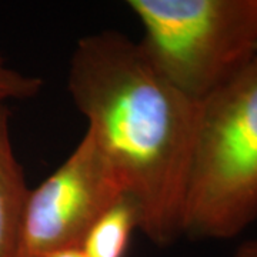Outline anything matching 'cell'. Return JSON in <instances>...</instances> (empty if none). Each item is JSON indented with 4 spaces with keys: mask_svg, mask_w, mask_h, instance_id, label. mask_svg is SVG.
<instances>
[{
    "mask_svg": "<svg viewBox=\"0 0 257 257\" xmlns=\"http://www.w3.org/2000/svg\"><path fill=\"white\" fill-rule=\"evenodd\" d=\"M67 89L136 203L139 230L172 244L183 236L200 103L179 92L139 42L113 30L77 42Z\"/></svg>",
    "mask_w": 257,
    "mask_h": 257,
    "instance_id": "1",
    "label": "cell"
},
{
    "mask_svg": "<svg viewBox=\"0 0 257 257\" xmlns=\"http://www.w3.org/2000/svg\"><path fill=\"white\" fill-rule=\"evenodd\" d=\"M257 219V55L200 103L183 234L227 240Z\"/></svg>",
    "mask_w": 257,
    "mask_h": 257,
    "instance_id": "2",
    "label": "cell"
},
{
    "mask_svg": "<svg viewBox=\"0 0 257 257\" xmlns=\"http://www.w3.org/2000/svg\"><path fill=\"white\" fill-rule=\"evenodd\" d=\"M147 59L202 103L257 55V0H128Z\"/></svg>",
    "mask_w": 257,
    "mask_h": 257,
    "instance_id": "3",
    "label": "cell"
},
{
    "mask_svg": "<svg viewBox=\"0 0 257 257\" xmlns=\"http://www.w3.org/2000/svg\"><path fill=\"white\" fill-rule=\"evenodd\" d=\"M126 187L90 132L36 189L23 211L18 257L80 248L94 221L126 196Z\"/></svg>",
    "mask_w": 257,
    "mask_h": 257,
    "instance_id": "4",
    "label": "cell"
},
{
    "mask_svg": "<svg viewBox=\"0 0 257 257\" xmlns=\"http://www.w3.org/2000/svg\"><path fill=\"white\" fill-rule=\"evenodd\" d=\"M30 187L10 138V111L0 104V257H18L19 236Z\"/></svg>",
    "mask_w": 257,
    "mask_h": 257,
    "instance_id": "5",
    "label": "cell"
},
{
    "mask_svg": "<svg viewBox=\"0 0 257 257\" xmlns=\"http://www.w3.org/2000/svg\"><path fill=\"white\" fill-rule=\"evenodd\" d=\"M139 224L138 206L126 194L94 221L80 248L86 257H126Z\"/></svg>",
    "mask_w": 257,
    "mask_h": 257,
    "instance_id": "6",
    "label": "cell"
},
{
    "mask_svg": "<svg viewBox=\"0 0 257 257\" xmlns=\"http://www.w3.org/2000/svg\"><path fill=\"white\" fill-rule=\"evenodd\" d=\"M43 82L32 74L15 70L0 57V104L9 100H28L37 96Z\"/></svg>",
    "mask_w": 257,
    "mask_h": 257,
    "instance_id": "7",
    "label": "cell"
},
{
    "mask_svg": "<svg viewBox=\"0 0 257 257\" xmlns=\"http://www.w3.org/2000/svg\"><path fill=\"white\" fill-rule=\"evenodd\" d=\"M233 257H257V239H251L241 243Z\"/></svg>",
    "mask_w": 257,
    "mask_h": 257,
    "instance_id": "8",
    "label": "cell"
},
{
    "mask_svg": "<svg viewBox=\"0 0 257 257\" xmlns=\"http://www.w3.org/2000/svg\"><path fill=\"white\" fill-rule=\"evenodd\" d=\"M49 257H86L82 248H66V250H60L57 253H53Z\"/></svg>",
    "mask_w": 257,
    "mask_h": 257,
    "instance_id": "9",
    "label": "cell"
}]
</instances>
